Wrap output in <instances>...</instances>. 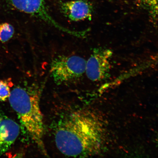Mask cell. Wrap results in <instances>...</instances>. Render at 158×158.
Wrapping results in <instances>:
<instances>
[{"mask_svg": "<svg viewBox=\"0 0 158 158\" xmlns=\"http://www.w3.org/2000/svg\"><path fill=\"white\" fill-rule=\"evenodd\" d=\"M9 99L27 135L46 154L43 142L44 120L38 93L30 88L18 87L11 92Z\"/></svg>", "mask_w": 158, "mask_h": 158, "instance_id": "obj_2", "label": "cell"}, {"mask_svg": "<svg viewBox=\"0 0 158 158\" xmlns=\"http://www.w3.org/2000/svg\"><path fill=\"white\" fill-rule=\"evenodd\" d=\"M60 8L65 16L73 21L90 19L92 17V6L85 0L64 2L61 4Z\"/></svg>", "mask_w": 158, "mask_h": 158, "instance_id": "obj_6", "label": "cell"}, {"mask_svg": "<svg viewBox=\"0 0 158 158\" xmlns=\"http://www.w3.org/2000/svg\"><path fill=\"white\" fill-rule=\"evenodd\" d=\"M86 60L77 55L59 56L53 59L50 72L54 81L61 84L81 77L85 72Z\"/></svg>", "mask_w": 158, "mask_h": 158, "instance_id": "obj_3", "label": "cell"}, {"mask_svg": "<svg viewBox=\"0 0 158 158\" xmlns=\"http://www.w3.org/2000/svg\"><path fill=\"white\" fill-rule=\"evenodd\" d=\"M105 126L96 114L76 111L61 119L55 132L59 151L68 156L86 157L102 151L106 138Z\"/></svg>", "mask_w": 158, "mask_h": 158, "instance_id": "obj_1", "label": "cell"}, {"mask_svg": "<svg viewBox=\"0 0 158 158\" xmlns=\"http://www.w3.org/2000/svg\"><path fill=\"white\" fill-rule=\"evenodd\" d=\"M20 127L16 122L0 114V155L8 151L19 136Z\"/></svg>", "mask_w": 158, "mask_h": 158, "instance_id": "obj_7", "label": "cell"}, {"mask_svg": "<svg viewBox=\"0 0 158 158\" xmlns=\"http://www.w3.org/2000/svg\"><path fill=\"white\" fill-rule=\"evenodd\" d=\"M15 9L37 18L59 30L77 36L78 31L71 30L60 25L53 19L47 10L44 0H8Z\"/></svg>", "mask_w": 158, "mask_h": 158, "instance_id": "obj_4", "label": "cell"}, {"mask_svg": "<svg viewBox=\"0 0 158 158\" xmlns=\"http://www.w3.org/2000/svg\"><path fill=\"white\" fill-rule=\"evenodd\" d=\"M10 94L9 82L6 80H0V102L6 100Z\"/></svg>", "mask_w": 158, "mask_h": 158, "instance_id": "obj_9", "label": "cell"}, {"mask_svg": "<svg viewBox=\"0 0 158 158\" xmlns=\"http://www.w3.org/2000/svg\"><path fill=\"white\" fill-rule=\"evenodd\" d=\"M112 55L110 49H94L86 61L85 73L88 78L93 81H98L108 77L111 69L110 61Z\"/></svg>", "mask_w": 158, "mask_h": 158, "instance_id": "obj_5", "label": "cell"}, {"mask_svg": "<svg viewBox=\"0 0 158 158\" xmlns=\"http://www.w3.org/2000/svg\"><path fill=\"white\" fill-rule=\"evenodd\" d=\"M15 29L12 25L8 23L0 25V41L2 43L7 42L13 37Z\"/></svg>", "mask_w": 158, "mask_h": 158, "instance_id": "obj_8", "label": "cell"}, {"mask_svg": "<svg viewBox=\"0 0 158 158\" xmlns=\"http://www.w3.org/2000/svg\"><path fill=\"white\" fill-rule=\"evenodd\" d=\"M147 4L152 9L153 13L156 15L157 11V0H144Z\"/></svg>", "mask_w": 158, "mask_h": 158, "instance_id": "obj_10", "label": "cell"}]
</instances>
